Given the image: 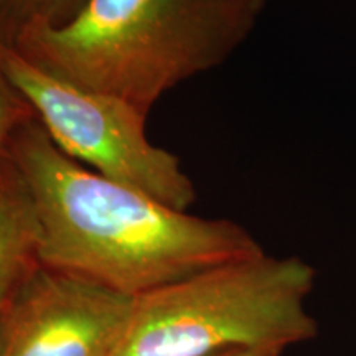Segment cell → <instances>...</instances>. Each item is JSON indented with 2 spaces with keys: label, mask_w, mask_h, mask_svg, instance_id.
<instances>
[{
  "label": "cell",
  "mask_w": 356,
  "mask_h": 356,
  "mask_svg": "<svg viewBox=\"0 0 356 356\" xmlns=\"http://www.w3.org/2000/svg\"><path fill=\"white\" fill-rule=\"evenodd\" d=\"M37 215L42 266L131 297L266 252L244 226L202 218L89 170L37 119L7 147Z\"/></svg>",
  "instance_id": "obj_1"
},
{
  "label": "cell",
  "mask_w": 356,
  "mask_h": 356,
  "mask_svg": "<svg viewBox=\"0 0 356 356\" xmlns=\"http://www.w3.org/2000/svg\"><path fill=\"white\" fill-rule=\"evenodd\" d=\"M267 0H88L63 25L15 42L48 73L150 113L178 84L218 68L249 38Z\"/></svg>",
  "instance_id": "obj_2"
},
{
  "label": "cell",
  "mask_w": 356,
  "mask_h": 356,
  "mask_svg": "<svg viewBox=\"0 0 356 356\" xmlns=\"http://www.w3.org/2000/svg\"><path fill=\"white\" fill-rule=\"evenodd\" d=\"M317 273L297 256H259L211 267L136 297L111 356H220L305 343L318 335L307 309Z\"/></svg>",
  "instance_id": "obj_3"
},
{
  "label": "cell",
  "mask_w": 356,
  "mask_h": 356,
  "mask_svg": "<svg viewBox=\"0 0 356 356\" xmlns=\"http://www.w3.org/2000/svg\"><path fill=\"white\" fill-rule=\"evenodd\" d=\"M0 73L70 159L175 210L188 211L195 203L197 188L180 159L149 140L147 114L137 106L58 78L13 47L0 48Z\"/></svg>",
  "instance_id": "obj_4"
},
{
  "label": "cell",
  "mask_w": 356,
  "mask_h": 356,
  "mask_svg": "<svg viewBox=\"0 0 356 356\" xmlns=\"http://www.w3.org/2000/svg\"><path fill=\"white\" fill-rule=\"evenodd\" d=\"M136 297L42 266L6 310L0 356H111Z\"/></svg>",
  "instance_id": "obj_5"
},
{
  "label": "cell",
  "mask_w": 356,
  "mask_h": 356,
  "mask_svg": "<svg viewBox=\"0 0 356 356\" xmlns=\"http://www.w3.org/2000/svg\"><path fill=\"white\" fill-rule=\"evenodd\" d=\"M42 267L37 215L15 163L0 155V312Z\"/></svg>",
  "instance_id": "obj_6"
},
{
  "label": "cell",
  "mask_w": 356,
  "mask_h": 356,
  "mask_svg": "<svg viewBox=\"0 0 356 356\" xmlns=\"http://www.w3.org/2000/svg\"><path fill=\"white\" fill-rule=\"evenodd\" d=\"M35 119L32 108L0 73V155L7 152L13 134Z\"/></svg>",
  "instance_id": "obj_7"
},
{
  "label": "cell",
  "mask_w": 356,
  "mask_h": 356,
  "mask_svg": "<svg viewBox=\"0 0 356 356\" xmlns=\"http://www.w3.org/2000/svg\"><path fill=\"white\" fill-rule=\"evenodd\" d=\"M33 0H0V48L15 47L30 20Z\"/></svg>",
  "instance_id": "obj_8"
},
{
  "label": "cell",
  "mask_w": 356,
  "mask_h": 356,
  "mask_svg": "<svg viewBox=\"0 0 356 356\" xmlns=\"http://www.w3.org/2000/svg\"><path fill=\"white\" fill-rule=\"evenodd\" d=\"M86 3L88 0H33L29 24L63 25L76 17Z\"/></svg>",
  "instance_id": "obj_9"
},
{
  "label": "cell",
  "mask_w": 356,
  "mask_h": 356,
  "mask_svg": "<svg viewBox=\"0 0 356 356\" xmlns=\"http://www.w3.org/2000/svg\"><path fill=\"white\" fill-rule=\"evenodd\" d=\"M284 348H275V346H262V348H244L222 353L220 356H282Z\"/></svg>",
  "instance_id": "obj_10"
},
{
  "label": "cell",
  "mask_w": 356,
  "mask_h": 356,
  "mask_svg": "<svg viewBox=\"0 0 356 356\" xmlns=\"http://www.w3.org/2000/svg\"><path fill=\"white\" fill-rule=\"evenodd\" d=\"M6 310L0 312V353H2L3 338H6Z\"/></svg>",
  "instance_id": "obj_11"
}]
</instances>
